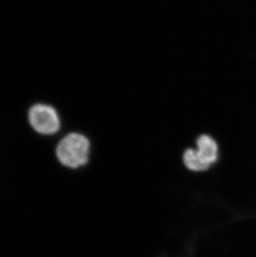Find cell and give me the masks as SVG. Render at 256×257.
Segmentation results:
<instances>
[{
    "label": "cell",
    "mask_w": 256,
    "mask_h": 257,
    "mask_svg": "<svg viewBox=\"0 0 256 257\" xmlns=\"http://www.w3.org/2000/svg\"><path fill=\"white\" fill-rule=\"evenodd\" d=\"M196 148H189L183 153V163L192 172H203L215 164L219 157V146L209 134L199 135Z\"/></svg>",
    "instance_id": "obj_2"
},
{
    "label": "cell",
    "mask_w": 256,
    "mask_h": 257,
    "mask_svg": "<svg viewBox=\"0 0 256 257\" xmlns=\"http://www.w3.org/2000/svg\"><path fill=\"white\" fill-rule=\"evenodd\" d=\"M90 148L89 139L84 134L70 133L58 143L56 156L62 165L77 169L88 163Z\"/></svg>",
    "instance_id": "obj_1"
},
{
    "label": "cell",
    "mask_w": 256,
    "mask_h": 257,
    "mask_svg": "<svg viewBox=\"0 0 256 257\" xmlns=\"http://www.w3.org/2000/svg\"><path fill=\"white\" fill-rule=\"evenodd\" d=\"M29 121L34 131L42 135H53L60 130V117L55 108L49 105L33 106L29 109Z\"/></svg>",
    "instance_id": "obj_3"
}]
</instances>
